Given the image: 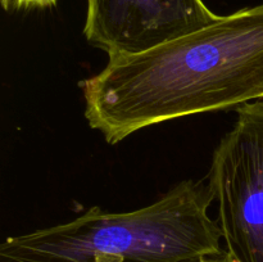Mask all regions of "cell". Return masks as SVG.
Returning <instances> with one entry per match:
<instances>
[{"label": "cell", "mask_w": 263, "mask_h": 262, "mask_svg": "<svg viewBox=\"0 0 263 262\" xmlns=\"http://www.w3.org/2000/svg\"><path fill=\"white\" fill-rule=\"evenodd\" d=\"M0 2L7 12H20V10L50 8L55 5L57 0H0Z\"/></svg>", "instance_id": "5b68a950"}, {"label": "cell", "mask_w": 263, "mask_h": 262, "mask_svg": "<svg viewBox=\"0 0 263 262\" xmlns=\"http://www.w3.org/2000/svg\"><path fill=\"white\" fill-rule=\"evenodd\" d=\"M184 262H231L229 259V257L226 256L225 252L220 256H213V257H203V258L198 259H190V261H184Z\"/></svg>", "instance_id": "8992f818"}, {"label": "cell", "mask_w": 263, "mask_h": 262, "mask_svg": "<svg viewBox=\"0 0 263 262\" xmlns=\"http://www.w3.org/2000/svg\"><path fill=\"white\" fill-rule=\"evenodd\" d=\"M208 186L231 262H263V99L236 107L212 156Z\"/></svg>", "instance_id": "3957f363"}, {"label": "cell", "mask_w": 263, "mask_h": 262, "mask_svg": "<svg viewBox=\"0 0 263 262\" xmlns=\"http://www.w3.org/2000/svg\"><path fill=\"white\" fill-rule=\"evenodd\" d=\"M208 182L184 180L146 207L107 212L92 207L69 222L9 236L0 262H184L220 256L210 216Z\"/></svg>", "instance_id": "7a4b0ae2"}, {"label": "cell", "mask_w": 263, "mask_h": 262, "mask_svg": "<svg viewBox=\"0 0 263 262\" xmlns=\"http://www.w3.org/2000/svg\"><path fill=\"white\" fill-rule=\"evenodd\" d=\"M89 126L117 144L149 126L263 99V4L243 8L80 82Z\"/></svg>", "instance_id": "6da1fadb"}, {"label": "cell", "mask_w": 263, "mask_h": 262, "mask_svg": "<svg viewBox=\"0 0 263 262\" xmlns=\"http://www.w3.org/2000/svg\"><path fill=\"white\" fill-rule=\"evenodd\" d=\"M84 35L108 58L135 55L218 20L203 0H86Z\"/></svg>", "instance_id": "277c9868"}]
</instances>
